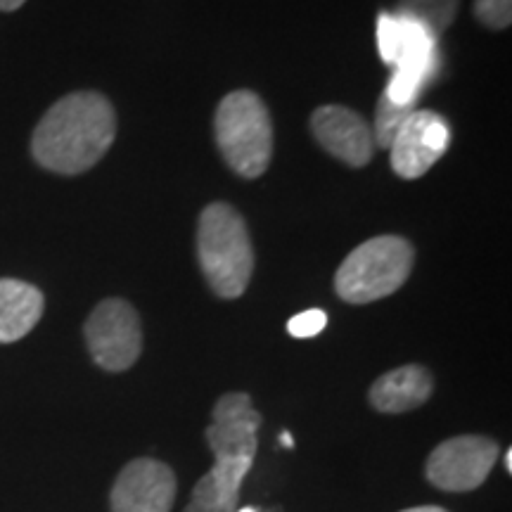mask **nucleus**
<instances>
[{"label":"nucleus","instance_id":"f257e3e1","mask_svg":"<svg viewBox=\"0 0 512 512\" xmlns=\"http://www.w3.org/2000/svg\"><path fill=\"white\" fill-rule=\"evenodd\" d=\"M117 136V114L105 95L79 91L57 100L38 121L31 155L43 169L76 176L93 169Z\"/></svg>","mask_w":512,"mask_h":512},{"label":"nucleus","instance_id":"f03ea898","mask_svg":"<svg viewBox=\"0 0 512 512\" xmlns=\"http://www.w3.org/2000/svg\"><path fill=\"white\" fill-rule=\"evenodd\" d=\"M261 415L242 392L223 394L207 427L214 467L192 489L185 512H238L240 486L252 470L259 448Z\"/></svg>","mask_w":512,"mask_h":512},{"label":"nucleus","instance_id":"7ed1b4c3","mask_svg":"<svg viewBox=\"0 0 512 512\" xmlns=\"http://www.w3.org/2000/svg\"><path fill=\"white\" fill-rule=\"evenodd\" d=\"M197 256L204 278L219 297L238 299L245 294L254 271V249L245 221L230 204L214 202L202 211Z\"/></svg>","mask_w":512,"mask_h":512},{"label":"nucleus","instance_id":"20e7f679","mask_svg":"<svg viewBox=\"0 0 512 512\" xmlns=\"http://www.w3.org/2000/svg\"><path fill=\"white\" fill-rule=\"evenodd\" d=\"M216 143L235 174L259 178L271 164L273 124L264 100L252 91H235L221 100L214 119Z\"/></svg>","mask_w":512,"mask_h":512},{"label":"nucleus","instance_id":"39448f33","mask_svg":"<svg viewBox=\"0 0 512 512\" xmlns=\"http://www.w3.org/2000/svg\"><path fill=\"white\" fill-rule=\"evenodd\" d=\"M415 252L399 235H380L358 245L339 266L335 290L349 304H370L389 297L413 271Z\"/></svg>","mask_w":512,"mask_h":512},{"label":"nucleus","instance_id":"423d86ee","mask_svg":"<svg viewBox=\"0 0 512 512\" xmlns=\"http://www.w3.org/2000/svg\"><path fill=\"white\" fill-rule=\"evenodd\" d=\"M88 351L102 370L121 373L138 361L143 351V330L136 309L124 299H105L86 320Z\"/></svg>","mask_w":512,"mask_h":512},{"label":"nucleus","instance_id":"0eeeda50","mask_svg":"<svg viewBox=\"0 0 512 512\" xmlns=\"http://www.w3.org/2000/svg\"><path fill=\"white\" fill-rule=\"evenodd\" d=\"M501 448L494 439L463 434V437L446 439L427 458L425 475L430 484L441 491H472L482 486L494 470Z\"/></svg>","mask_w":512,"mask_h":512},{"label":"nucleus","instance_id":"6e6552de","mask_svg":"<svg viewBox=\"0 0 512 512\" xmlns=\"http://www.w3.org/2000/svg\"><path fill=\"white\" fill-rule=\"evenodd\" d=\"M451 143L448 121L437 112L413 110L392 140V169L401 178H420L446 155Z\"/></svg>","mask_w":512,"mask_h":512},{"label":"nucleus","instance_id":"1a4fd4ad","mask_svg":"<svg viewBox=\"0 0 512 512\" xmlns=\"http://www.w3.org/2000/svg\"><path fill=\"white\" fill-rule=\"evenodd\" d=\"M176 501V475L155 458L131 460L112 486V512H171Z\"/></svg>","mask_w":512,"mask_h":512},{"label":"nucleus","instance_id":"9d476101","mask_svg":"<svg viewBox=\"0 0 512 512\" xmlns=\"http://www.w3.org/2000/svg\"><path fill=\"white\" fill-rule=\"evenodd\" d=\"M311 133L332 157L349 166H366L373 159V133L361 114L342 105H323L313 112Z\"/></svg>","mask_w":512,"mask_h":512},{"label":"nucleus","instance_id":"9b49d317","mask_svg":"<svg viewBox=\"0 0 512 512\" xmlns=\"http://www.w3.org/2000/svg\"><path fill=\"white\" fill-rule=\"evenodd\" d=\"M432 375L422 366H403L377 377L368 399L380 413H406L432 396Z\"/></svg>","mask_w":512,"mask_h":512},{"label":"nucleus","instance_id":"f8f14e48","mask_svg":"<svg viewBox=\"0 0 512 512\" xmlns=\"http://www.w3.org/2000/svg\"><path fill=\"white\" fill-rule=\"evenodd\" d=\"M46 309L38 287L15 278H0V344L27 337Z\"/></svg>","mask_w":512,"mask_h":512},{"label":"nucleus","instance_id":"ddd939ff","mask_svg":"<svg viewBox=\"0 0 512 512\" xmlns=\"http://www.w3.org/2000/svg\"><path fill=\"white\" fill-rule=\"evenodd\" d=\"M458 5L460 0H401L396 15L411 17L415 22L425 24L439 38L441 31L456 19Z\"/></svg>","mask_w":512,"mask_h":512},{"label":"nucleus","instance_id":"4468645a","mask_svg":"<svg viewBox=\"0 0 512 512\" xmlns=\"http://www.w3.org/2000/svg\"><path fill=\"white\" fill-rule=\"evenodd\" d=\"M415 110V105H396L382 93L380 102H377V112H375V126L370 128L373 133V143L382 150H389L392 147V140L403 121L408 119V114Z\"/></svg>","mask_w":512,"mask_h":512},{"label":"nucleus","instance_id":"2eb2a0df","mask_svg":"<svg viewBox=\"0 0 512 512\" xmlns=\"http://www.w3.org/2000/svg\"><path fill=\"white\" fill-rule=\"evenodd\" d=\"M406 46V19L396 12H382L377 17V48H380V57L384 64L399 62Z\"/></svg>","mask_w":512,"mask_h":512},{"label":"nucleus","instance_id":"dca6fc26","mask_svg":"<svg viewBox=\"0 0 512 512\" xmlns=\"http://www.w3.org/2000/svg\"><path fill=\"white\" fill-rule=\"evenodd\" d=\"M475 17L489 29H508L512 22V0H475Z\"/></svg>","mask_w":512,"mask_h":512},{"label":"nucleus","instance_id":"f3484780","mask_svg":"<svg viewBox=\"0 0 512 512\" xmlns=\"http://www.w3.org/2000/svg\"><path fill=\"white\" fill-rule=\"evenodd\" d=\"M325 325H328V316H325V311L311 309V311L297 313V316L287 323V330H290L292 337L306 339V337L320 335V332L325 330Z\"/></svg>","mask_w":512,"mask_h":512},{"label":"nucleus","instance_id":"a211bd4d","mask_svg":"<svg viewBox=\"0 0 512 512\" xmlns=\"http://www.w3.org/2000/svg\"><path fill=\"white\" fill-rule=\"evenodd\" d=\"M27 3V0H0V10L3 12H15L22 8V5Z\"/></svg>","mask_w":512,"mask_h":512},{"label":"nucleus","instance_id":"6ab92c4d","mask_svg":"<svg viewBox=\"0 0 512 512\" xmlns=\"http://www.w3.org/2000/svg\"><path fill=\"white\" fill-rule=\"evenodd\" d=\"M401 512H446V510L439 508V505H418V508H406Z\"/></svg>","mask_w":512,"mask_h":512},{"label":"nucleus","instance_id":"aec40b11","mask_svg":"<svg viewBox=\"0 0 512 512\" xmlns=\"http://www.w3.org/2000/svg\"><path fill=\"white\" fill-rule=\"evenodd\" d=\"M280 441H283V444H285V446H290V448L294 446V439L290 437V432H283V434H280Z\"/></svg>","mask_w":512,"mask_h":512},{"label":"nucleus","instance_id":"412c9836","mask_svg":"<svg viewBox=\"0 0 512 512\" xmlns=\"http://www.w3.org/2000/svg\"><path fill=\"white\" fill-rule=\"evenodd\" d=\"M505 470L512 472V451H510V448L505 451Z\"/></svg>","mask_w":512,"mask_h":512},{"label":"nucleus","instance_id":"4be33fe9","mask_svg":"<svg viewBox=\"0 0 512 512\" xmlns=\"http://www.w3.org/2000/svg\"><path fill=\"white\" fill-rule=\"evenodd\" d=\"M238 512H256L254 508H242V510H238Z\"/></svg>","mask_w":512,"mask_h":512}]
</instances>
